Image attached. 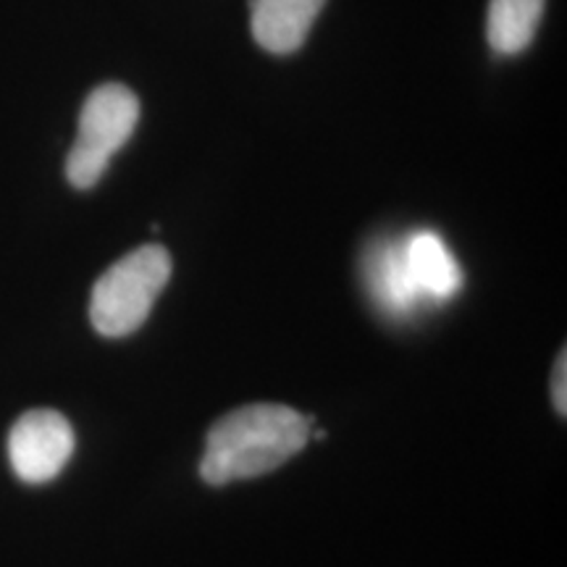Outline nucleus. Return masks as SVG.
<instances>
[{
	"label": "nucleus",
	"instance_id": "0eeeda50",
	"mask_svg": "<svg viewBox=\"0 0 567 567\" xmlns=\"http://www.w3.org/2000/svg\"><path fill=\"white\" fill-rule=\"evenodd\" d=\"M402 252L421 300L444 302L463 287V268L436 231H413L402 239Z\"/></svg>",
	"mask_w": 567,
	"mask_h": 567
},
{
	"label": "nucleus",
	"instance_id": "1a4fd4ad",
	"mask_svg": "<svg viewBox=\"0 0 567 567\" xmlns=\"http://www.w3.org/2000/svg\"><path fill=\"white\" fill-rule=\"evenodd\" d=\"M567 368V358H565V350L559 352V360L555 365V375H551V400H555V408L559 410V415L567 413V392H565V373Z\"/></svg>",
	"mask_w": 567,
	"mask_h": 567
},
{
	"label": "nucleus",
	"instance_id": "39448f33",
	"mask_svg": "<svg viewBox=\"0 0 567 567\" xmlns=\"http://www.w3.org/2000/svg\"><path fill=\"white\" fill-rule=\"evenodd\" d=\"M363 279L373 302L392 318H405L421 302L413 279H410L402 243L381 239L363 255Z\"/></svg>",
	"mask_w": 567,
	"mask_h": 567
},
{
	"label": "nucleus",
	"instance_id": "423d86ee",
	"mask_svg": "<svg viewBox=\"0 0 567 567\" xmlns=\"http://www.w3.org/2000/svg\"><path fill=\"white\" fill-rule=\"evenodd\" d=\"M326 0H250L252 38L268 53H295Z\"/></svg>",
	"mask_w": 567,
	"mask_h": 567
},
{
	"label": "nucleus",
	"instance_id": "f257e3e1",
	"mask_svg": "<svg viewBox=\"0 0 567 567\" xmlns=\"http://www.w3.org/2000/svg\"><path fill=\"white\" fill-rule=\"evenodd\" d=\"M310 429L313 417L276 402L234 410L210 425L200 476L210 486L266 476L310 442Z\"/></svg>",
	"mask_w": 567,
	"mask_h": 567
},
{
	"label": "nucleus",
	"instance_id": "6e6552de",
	"mask_svg": "<svg viewBox=\"0 0 567 567\" xmlns=\"http://www.w3.org/2000/svg\"><path fill=\"white\" fill-rule=\"evenodd\" d=\"M547 0H492L488 3L486 38L502 55L526 51L542 21Z\"/></svg>",
	"mask_w": 567,
	"mask_h": 567
},
{
	"label": "nucleus",
	"instance_id": "20e7f679",
	"mask_svg": "<svg viewBox=\"0 0 567 567\" xmlns=\"http://www.w3.org/2000/svg\"><path fill=\"white\" fill-rule=\"evenodd\" d=\"M74 455V429L55 410H30L13 423L9 460L24 484H48Z\"/></svg>",
	"mask_w": 567,
	"mask_h": 567
},
{
	"label": "nucleus",
	"instance_id": "f03ea898",
	"mask_svg": "<svg viewBox=\"0 0 567 567\" xmlns=\"http://www.w3.org/2000/svg\"><path fill=\"white\" fill-rule=\"evenodd\" d=\"M172 279V255L161 245H142L116 260L95 281L90 321L101 337H130L151 316L155 300Z\"/></svg>",
	"mask_w": 567,
	"mask_h": 567
},
{
	"label": "nucleus",
	"instance_id": "7ed1b4c3",
	"mask_svg": "<svg viewBox=\"0 0 567 567\" xmlns=\"http://www.w3.org/2000/svg\"><path fill=\"white\" fill-rule=\"evenodd\" d=\"M140 122L137 95L122 82H105L82 105L80 132L66 158V176L76 189L101 182L113 155L132 137Z\"/></svg>",
	"mask_w": 567,
	"mask_h": 567
}]
</instances>
